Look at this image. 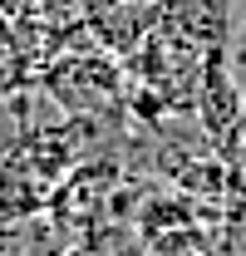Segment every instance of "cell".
<instances>
[{"label":"cell","mask_w":246,"mask_h":256,"mask_svg":"<svg viewBox=\"0 0 246 256\" xmlns=\"http://www.w3.org/2000/svg\"><path fill=\"white\" fill-rule=\"evenodd\" d=\"M232 172H236V178H246V124H242V133H236V148H232Z\"/></svg>","instance_id":"obj_2"},{"label":"cell","mask_w":246,"mask_h":256,"mask_svg":"<svg viewBox=\"0 0 246 256\" xmlns=\"http://www.w3.org/2000/svg\"><path fill=\"white\" fill-rule=\"evenodd\" d=\"M118 89H123V79L114 69V60H104V54L60 60L50 69V94L64 108H104V104L118 98Z\"/></svg>","instance_id":"obj_1"},{"label":"cell","mask_w":246,"mask_h":256,"mask_svg":"<svg viewBox=\"0 0 246 256\" xmlns=\"http://www.w3.org/2000/svg\"><path fill=\"white\" fill-rule=\"evenodd\" d=\"M236 69H242V79H246V44H242V60H232Z\"/></svg>","instance_id":"obj_3"}]
</instances>
